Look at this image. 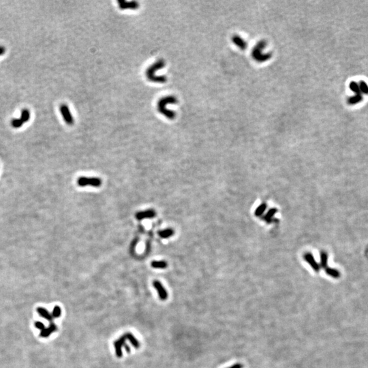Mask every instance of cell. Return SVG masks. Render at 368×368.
<instances>
[{
	"label": "cell",
	"instance_id": "13",
	"mask_svg": "<svg viewBox=\"0 0 368 368\" xmlns=\"http://www.w3.org/2000/svg\"><path fill=\"white\" fill-rule=\"evenodd\" d=\"M174 234V231L173 230L172 228H167L165 229V230H162V231H160L158 232V235L160 236L161 238L162 239H167L171 237V236H173Z\"/></svg>",
	"mask_w": 368,
	"mask_h": 368
},
{
	"label": "cell",
	"instance_id": "2",
	"mask_svg": "<svg viewBox=\"0 0 368 368\" xmlns=\"http://www.w3.org/2000/svg\"><path fill=\"white\" fill-rule=\"evenodd\" d=\"M177 102L178 100L177 97L173 96H167L162 97L157 104L158 110L168 119H173L176 117V113L171 110L167 109V105L168 104H177Z\"/></svg>",
	"mask_w": 368,
	"mask_h": 368
},
{
	"label": "cell",
	"instance_id": "11",
	"mask_svg": "<svg viewBox=\"0 0 368 368\" xmlns=\"http://www.w3.org/2000/svg\"><path fill=\"white\" fill-rule=\"evenodd\" d=\"M36 311L38 313V314L40 316L48 320V321L50 322V323H53V318L52 316V314L46 308H42V307H39V308L36 309Z\"/></svg>",
	"mask_w": 368,
	"mask_h": 368
},
{
	"label": "cell",
	"instance_id": "9",
	"mask_svg": "<svg viewBox=\"0 0 368 368\" xmlns=\"http://www.w3.org/2000/svg\"><path fill=\"white\" fill-rule=\"evenodd\" d=\"M304 259H305V261H306V262H308L310 266H311V267L315 271H316V272L319 271L320 266L318 264V263L316 262V261H315V259H314V256L312 254H310V253H306V254L304 255Z\"/></svg>",
	"mask_w": 368,
	"mask_h": 368
},
{
	"label": "cell",
	"instance_id": "18",
	"mask_svg": "<svg viewBox=\"0 0 368 368\" xmlns=\"http://www.w3.org/2000/svg\"><path fill=\"white\" fill-rule=\"evenodd\" d=\"M266 209V204L262 203L261 205H260L257 207V209H256L255 210L254 215L256 216H257V217H260V216H261L263 214H264V212L265 211Z\"/></svg>",
	"mask_w": 368,
	"mask_h": 368
},
{
	"label": "cell",
	"instance_id": "24",
	"mask_svg": "<svg viewBox=\"0 0 368 368\" xmlns=\"http://www.w3.org/2000/svg\"><path fill=\"white\" fill-rule=\"evenodd\" d=\"M24 122L21 119H14L12 121V126L15 128H21Z\"/></svg>",
	"mask_w": 368,
	"mask_h": 368
},
{
	"label": "cell",
	"instance_id": "14",
	"mask_svg": "<svg viewBox=\"0 0 368 368\" xmlns=\"http://www.w3.org/2000/svg\"><path fill=\"white\" fill-rule=\"evenodd\" d=\"M325 269V272L327 275H329V276L332 277L333 278H339L340 277V271H337V270L335 269H333V268H330L327 266V268Z\"/></svg>",
	"mask_w": 368,
	"mask_h": 368
},
{
	"label": "cell",
	"instance_id": "1",
	"mask_svg": "<svg viewBox=\"0 0 368 368\" xmlns=\"http://www.w3.org/2000/svg\"><path fill=\"white\" fill-rule=\"evenodd\" d=\"M165 66V62L164 59H159L157 62L154 63L153 64L147 68L145 71V75H146L148 80L154 83H166L167 80V78L166 76L160 75L156 76V72L158 70L162 68Z\"/></svg>",
	"mask_w": 368,
	"mask_h": 368
},
{
	"label": "cell",
	"instance_id": "19",
	"mask_svg": "<svg viewBox=\"0 0 368 368\" xmlns=\"http://www.w3.org/2000/svg\"><path fill=\"white\" fill-rule=\"evenodd\" d=\"M29 118H30V113L28 109H24L22 110L21 112V119L23 122L25 123V122H28V121L29 120Z\"/></svg>",
	"mask_w": 368,
	"mask_h": 368
},
{
	"label": "cell",
	"instance_id": "27",
	"mask_svg": "<svg viewBox=\"0 0 368 368\" xmlns=\"http://www.w3.org/2000/svg\"><path fill=\"white\" fill-rule=\"evenodd\" d=\"M123 347H124V348H125V349H126V352H127V353H130V351H131V349H130V346H128V344H125V345H124V346H123Z\"/></svg>",
	"mask_w": 368,
	"mask_h": 368
},
{
	"label": "cell",
	"instance_id": "21",
	"mask_svg": "<svg viewBox=\"0 0 368 368\" xmlns=\"http://www.w3.org/2000/svg\"><path fill=\"white\" fill-rule=\"evenodd\" d=\"M361 100H362V96H361V94H356L355 96H354L350 97L349 100V102L351 104H356L357 102H360Z\"/></svg>",
	"mask_w": 368,
	"mask_h": 368
},
{
	"label": "cell",
	"instance_id": "16",
	"mask_svg": "<svg viewBox=\"0 0 368 368\" xmlns=\"http://www.w3.org/2000/svg\"><path fill=\"white\" fill-rule=\"evenodd\" d=\"M151 265L154 269H166L167 267L168 264L166 261H154L151 262Z\"/></svg>",
	"mask_w": 368,
	"mask_h": 368
},
{
	"label": "cell",
	"instance_id": "25",
	"mask_svg": "<svg viewBox=\"0 0 368 368\" xmlns=\"http://www.w3.org/2000/svg\"><path fill=\"white\" fill-rule=\"evenodd\" d=\"M35 327H36L37 329H40V331H42L45 329V326L42 322H40V321H36L34 324Z\"/></svg>",
	"mask_w": 368,
	"mask_h": 368
},
{
	"label": "cell",
	"instance_id": "8",
	"mask_svg": "<svg viewBox=\"0 0 368 368\" xmlns=\"http://www.w3.org/2000/svg\"><path fill=\"white\" fill-rule=\"evenodd\" d=\"M156 215V212L153 209H149V210L143 211L138 212L135 215V217L138 220H142L143 219L146 218H154Z\"/></svg>",
	"mask_w": 368,
	"mask_h": 368
},
{
	"label": "cell",
	"instance_id": "20",
	"mask_svg": "<svg viewBox=\"0 0 368 368\" xmlns=\"http://www.w3.org/2000/svg\"><path fill=\"white\" fill-rule=\"evenodd\" d=\"M51 314L53 318H59V317H60L61 315H62V309H61L60 307L58 305L55 306L53 310V312Z\"/></svg>",
	"mask_w": 368,
	"mask_h": 368
},
{
	"label": "cell",
	"instance_id": "28",
	"mask_svg": "<svg viewBox=\"0 0 368 368\" xmlns=\"http://www.w3.org/2000/svg\"><path fill=\"white\" fill-rule=\"evenodd\" d=\"M5 52V48L3 46H0V55H3Z\"/></svg>",
	"mask_w": 368,
	"mask_h": 368
},
{
	"label": "cell",
	"instance_id": "10",
	"mask_svg": "<svg viewBox=\"0 0 368 368\" xmlns=\"http://www.w3.org/2000/svg\"><path fill=\"white\" fill-rule=\"evenodd\" d=\"M57 330V327L55 324L53 323H50L47 328H45L44 330L41 331L40 336L42 337H48L51 335L53 332H55Z\"/></svg>",
	"mask_w": 368,
	"mask_h": 368
},
{
	"label": "cell",
	"instance_id": "26",
	"mask_svg": "<svg viewBox=\"0 0 368 368\" xmlns=\"http://www.w3.org/2000/svg\"><path fill=\"white\" fill-rule=\"evenodd\" d=\"M228 368H243V366L240 363H236V364L232 365V366L229 367Z\"/></svg>",
	"mask_w": 368,
	"mask_h": 368
},
{
	"label": "cell",
	"instance_id": "17",
	"mask_svg": "<svg viewBox=\"0 0 368 368\" xmlns=\"http://www.w3.org/2000/svg\"><path fill=\"white\" fill-rule=\"evenodd\" d=\"M327 261H328V255L327 253L324 251L320 252V266H322V268L325 269L328 266Z\"/></svg>",
	"mask_w": 368,
	"mask_h": 368
},
{
	"label": "cell",
	"instance_id": "23",
	"mask_svg": "<svg viewBox=\"0 0 368 368\" xmlns=\"http://www.w3.org/2000/svg\"><path fill=\"white\" fill-rule=\"evenodd\" d=\"M359 89H360L361 92L366 93V94L368 93V86L366 83L363 81V80H361V81H360V83L359 84Z\"/></svg>",
	"mask_w": 368,
	"mask_h": 368
},
{
	"label": "cell",
	"instance_id": "12",
	"mask_svg": "<svg viewBox=\"0 0 368 368\" xmlns=\"http://www.w3.org/2000/svg\"><path fill=\"white\" fill-rule=\"evenodd\" d=\"M124 335H125V336H126V339L130 341L132 345L134 348H136V349H138V348L140 347L139 341H138L136 338V337H135V336L133 335L132 333L130 332H128V333H125Z\"/></svg>",
	"mask_w": 368,
	"mask_h": 368
},
{
	"label": "cell",
	"instance_id": "3",
	"mask_svg": "<svg viewBox=\"0 0 368 368\" xmlns=\"http://www.w3.org/2000/svg\"><path fill=\"white\" fill-rule=\"evenodd\" d=\"M79 185L81 187L87 186V185H91L93 187H100L102 184V181L100 179L96 177H81L79 178L78 181H77Z\"/></svg>",
	"mask_w": 368,
	"mask_h": 368
},
{
	"label": "cell",
	"instance_id": "15",
	"mask_svg": "<svg viewBox=\"0 0 368 368\" xmlns=\"http://www.w3.org/2000/svg\"><path fill=\"white\" fill-rule=\"evenodd\" d=\"M277 211L278 210H277V209H275V208H272L271 209H269L268 212L266 213V214L264 216V217H263V219L265 220L266 222H268V223L271 222L272 218L276 214Z\"/></svg>",
	"mask_w": 368,
	"mask_h": 368
},
{
	"label": "cell",
	"instance_id": "5",
	"mask_svg": "<svg viewBox=\"0 0 368 368\" xmlns=\"http://www.w3.org/2000/svg\"><path fill=\"white\" fill-rule=\"evenodd\" d=\"M126 337L125 336V335H123L122 336H121L119 339L117 340L115 342H114L113 344H114V346H115V353H116V356L119 358H121L123 355V352H122V348L123 347V346L126 344Z\"/></svg>",
	"mask_w": 368,
	"mask_h": 368
},
{
	"label": "cell",
	"instance_id": "6",
	"mask_svg": "<svg viewBox=\"0 0 368 368\" xmlns=\"http://www.w3.org/2000/svg\"><path fill=\"white\" fill-rule=\"evenodd\" d=\"M119 7L121 10H126V9H132L135 10L137 9L139 7V3L136 1H124V0H119L117 1Z\"/></svg>",
	"mask_w": 368,
	"mask_h": 368
},
{
	"label": "cell",
	"instance_id": "4",
	"mask_svg": "<svg viewBox=\"0 0 368 368\" xmlns=\"http://www.w3.org/2000/svg\"><path fill=\"white\" fill-rule=\"evenodd\" d=\"M60 111L62 115L65 122L68 125H72L74 123V118L70 113L68 106L66 104H62L60 106Z\"/></svg>",
	"mask_w": 368,
	"mask_h": 368
},
{
	"label": "cell",
	"instance_id": "7",
	"mask_svg": "<svg viewBox=\"0 0 368 368\" xmlns=\"http://www.w3.org/2000/svg\"><path fill=\"white\" fill-rule=\"evenodd\" d=\"M153 285L154 288H156L158 291L160 299L162 300V301H165V300L168 298V293L166 289L164 288V287L161 284V282L156 280V281L153 282Z\"/></svg>",
	"mask_w": 368,
	"mask_h": 368
},
{
	"label": "cell",
	"instance_id": "22",
	"mask_svg": "<svg viewBox=\"0 0 368 368\" xmlns=\"http://www.w3.org/2000/svg\"><path fill=\"white\" fill-rule=\"evenodd\" d=\"M350 88L353 92L356 93V94H361L359 86L356 82H351L350 83Z\"/></svg>",
	"mask_w": 368,
	"mask_h": 368
}]
</instances>
